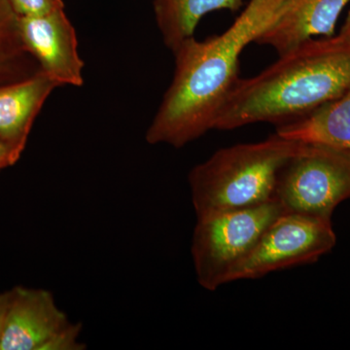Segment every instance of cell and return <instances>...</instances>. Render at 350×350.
<instances>
[{"instance_id":"6da1fadb","label":"cell","mask_w":350,"mask_h":350,"mask_svg":"<svg viewBox=\"0 0 350 350\" xmlns=\"http://www.w3.org/2000/svg\"><path fill=\"white\" fill-rule=\"evenodd\" d=\"M288 0H250L227 31L199 41L186 39L174 51V79L146 133L149 144L180 148L213 130L238 81L239 57L280 17Z\"/></svg>"},{"instance_id":"e0dca14e","label":"cell","mask_w":350,"mask_h":350,"mask_svg":"<svg viewBox=\"0 0 350 350\" xmlns=\"http://www.w3.org/2000/svg\"><path fill=\"white\" fill-rule=\"evenodd\" d=\"M0 157H1V158L6 159V160L10 163L11 165L16 163V161L14 160L12 154H11V151L9 150L8 147H7L2 142H0Z\"/></svg>"},{"instance_id":"3957f363","label":"cell","mask_w":350,"mask_h":350,"mask_svg":"<svg viewBox=\"0 0 350 350\" xmlns=\"http://www.w3.org/2000/svg\"><path fill=\"white\" fill-rule=\"evenodd\" d=\"M301 144L275 133L264 142L215 152L189 174L197 217L275 199L278 174Z\"/></svg>"},{"instance_id":"7a4b0ae2","label":"cell","mask_w":350,"mask_h":350,"mask_svg":"<svg viewBox=\"0 0 350 350\" xmlns=\"http://www.w3.org/2000/svg\"><path fill=\"white\" fill-rule=\"evenodd\" d=\"M350 91V42L340 36L301 44L247 79L238 80L215 130L289 123Z\"/></svg>"},{"instance_id":"9a60e30c","label":"cell","mask_w":350,"mask_h":350,"mask_svg":"<svg viewBox=\"0 0 350 350\" xmlns=\"http://www.w3.org/2000/svg\"><path fill=\"white\" fill-rule=\"evenodd\" d=\"M11 298H12V290L0 293V342H1L2 335H3L7 312H8L9 306H10Z\"/></svg>"},{"instance_id":"30bf717a","label":"cell","mask_w":350,"mask_h":350,"mask_svg":"<svg viewBox=\"0 0 350 350\" xmlns=\"http://www.w3.org/2000/svg\"><path fill=\"white\" fill-rule=\"evenodd\" d=\"M59 86L40 70L24 81L0 87V142L8 147L16 162L44 103Z\"/></svg>"},{"instance_id":"5b68a950","label":"cell","mask_w":350,"mask_h":350,"mask_svg":"<svg viewBox=\"0 0 350 350\" xmlns=\"http://www.w3.org/2000/svg\"><path fill=\"white\" fill-rule=\"evenodd\" d=\"M275 199L285 213L331 219L334 209L350 199V153L301 144L278 174Z\"/></svg>"},{"instance_id":"7c38bea8","label":"cell","mask_w":350,"mask_h":350,"mask_svg":"<svg viewBox=\"0 0 350 350\" xmlns=\"http://www.w3.org/2000/svg\"><path fill=\"white\" fill-rule=\"evenodd\" d=\"M243 0H153L154 14L163 43L172 52L194 38L200 21L219 10L237 11Z\"/></svg>"},{"instance_id":"9c48e42d","label":"cell","mask_w":350,"mask_h":350,"mask_svg":"<svg viewBox=\"0 0 350 350\" xmlns=\"http://www.w3.org/2000/svg\"><path fill=\"white\" fill-rule=\"evenodd\" d=\"M350 0H288L280 17L258 39L278 56L317 36L332 38L340 14Z\"/></svg>"},{"instance_id":"52a82bcc","label":"cell","mask_w":350,"mask_h":350,"mask_svg":"<svg viewBox=\"0 0 350 350\" xmlns=\"http://www.w3.org/2000/svg\"><path fill=\"white\" fill-rule=\"evenodd\" d=\"M81 324L71 323L45 289L16 286L0 350H81Z\"/></svg>"},{"instance_id":"8992f818","label":"cell","mask_w":350,"mask_h":350,"mask_svg":"<svg viewBox=\"0 0 350 350\" xmlns=\"http://www.w3.org/2000/svg\"><path fill=\"white\" fill-rule=\"evenodd\" d=\"M336 243L331 219L283 213L232 269L228 283L255 280L278 269L315 262L333 250Z\"/></svg>"},{"instance_id":"ac0fdd59","label":"cell","mask_w":350,"mask_h":350,"mask_svg":"<svg viewBox=\"0 0 350 350\" xmlns=\"http://www.w3.org/2000/svg\"><path fill=\"white\" fill-rule=\"evenodd\" d=\"M338 36H340V38L345 39V40L349 41L350 42V12L349 13V16H347L344 27L340 29Z\"/></svg>"},{"instance_id":"ba28073f","label":"cell","mask_w":350,"mask_h":350,"mask_svg":"<svg viewBox=\"0 0 350 350\" xmlns=\"http://www.w3.org/2000/svg\"><path fill=\"white\" fill-rule=\"evenodd\" d=\"M23 47L38 59L41 71L57 84L82 86L84 63L78 54L75 27L57 9L45 15L19 17Z\"/></svg>"},{"instance_id":"5bb4252c","label":"cell","mask_w":350,"mask_h":350,"mask_svg":"<svg viewBox=\"0 0 350 350\" xmlns=\"http://www.w3.org/2000/svg\"><path fill=\"white\" fill-rule=\"evenodd\" d=\"M19 17L45 15L64 8L63 0H9Z\"/></svg>"},{"instance_id":"4fadbf2b","label":"cell","mask_w":350,"mask_h":350,"mask_svg":"<svg viewBox=\"0 0 350 350\" xmlns=\"http://www.w3.org/2000/svg\"><path fill=\"white\" fill-rule=\"evenodd\" d=\"M23 48L20 38L19 16L9 0H0V50L17 53Z\"/></svg>"},{"instance_id":"d6986e66","label":"cell","mask_w":350,"mask_h":350,"mask_svg":"<svg viewBox=\"0 0 350 350\" xmlns=\"http://www.w3.org/2000/svg\"><path fill=\"white\" fill-rule=\"evenodd\" d=\"M8 165H11L10 163H9L6 159L1 158V157H0V170L3 169V167H8Z\"/></svg>"},{"instance_id":"8fae6325","label":"cell","mask_w":350,"mask_h":350,"mask_svg":"<svg viewBox=\"0 0 350 350\" xmlns=\"http://www.w3.org/2000/svg\"><path fill=\"white\" fill-rule=\"evenodd\" d=\"M276 135L350 153V91L305 117L280 125Z\"/></svg>"},{"instance_id":"277c9868","label":"cell","mask_w":350,"mask_h":350,"mask_svg":"<svg viewBox=\"0 0 350 350\" xmlns=\"http://www.w3.org/2000/svg\"><path fill=\"white\" fill-rule=\"evenodd\" d=\"M285 213L275 199L259 206L198 217L192 256L200 286L215 291L228 283L232 269L245 259L262 234Z\"/></svg>"},{"instance_id":"2e32d148","label":"cell","mask_w":350,"mask_h":350,"mask_svg":"<svg viewBox=\"0 0 350 350\" xmlns=\"http://www.w3.org/2000/svg\"><path fill=\"white\" fill-rule=\"evenodd\" d=\"M16 53L0 50V77L8 73L10 59Z\"/></svg>"}]
</instances>
